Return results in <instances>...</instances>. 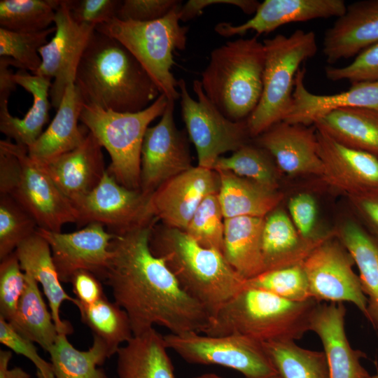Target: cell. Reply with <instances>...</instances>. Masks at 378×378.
Segmentation results:
<instances>
[{"label": "cell", "instance_id": "6da1fadb", "mask_svg": "<svg viewBox=\"0 0 378 378\" xmlns=\"http://www.w3.org/2000/svg\"><path fill=\"white\" fill-rule=\"evenodd\" d=\"M158 220L115 235L103 281L127 313L133 335L160 326L170 333H204L211 322L204 307L180 285L164 261L150 250Z\"/></svg>", "mask_w": 378, "mask_h": 378}, {"label": "cell", "instance_id": "7a4b0ae2", "mask_svg": "<svg viewBox=\"0 0 378 378\" xmlns=\"http://www.w3.org/2000/svg\"><path fill=\"white\" fill-rule=\"evenodd\" d=\"M74 85L85 104L116 112L141 111L160 94L133 55L115 38L96 30L80 59Z\"/></svg>", "mask_w": 378, "mask_h": 378}, {"label": "cell", "instance_id": "3957f363", "mask_svg": "<svg viewBox=\"0 0 378 378\" xmlns=\"http://www.w3.org/2000/svg\"><path fill=\"white\" fill-rule=\"evenodd\" d=\"M150 247L211 317L245 286L246 279L230 266L222 252L201 246L183 230L155 224Z\"/></svg>", "mask_w": 378, "mask_h": 378}, {"label": "cell", "instance_id": "277c9868", "mask_svg": "<svg viewBox=\"0 0 378 378\" xmlns=\"http://www.w3.org/2000/svg\"><path fill=\"white\" fill-rule=\"evenodd\" d=\"M320 302H295L248 286L223 304L203 333L239 335L260 343L293 341L310 331L312 315Z\"/></svg>", "mask_w": 378, "mask_h": 378}, {"label": "cell", "instance_id": "5b68a950", "mask_svg": "<svg viewBox=\"0 0 378 378\" xmlns=\"http://www.w3.org/2000/svg\"><path fill=\"white\" fill-rule=\"evenodd\" d=\"M265 62V45L257 36L227 41L211 52L202 89L225 117L245 120L260 101Z\"/></svg>", "mask_w": 378, "mask_h": 378}, {"label": "cell", "instance_id": "8992f818", "mask_svg": "<svg viewBox=\"0 0 378 378\" xmlns=\"http://www.w3.org/2000/svg\"><path fill=\"white\" fill-rule=\"evenodd\" d=\"M0 194L15 200L39 228L61 232L64 225L76 223L72 202L29 156L28 148L10 140L0 141Z\"/></svg>", "mask_w": 378, "mask_h": 378}, {"label": "cell", "instance_id": "52a82bcc", "mask_svg": "<svg viewBox=\"0 0 378 378\" xmlns=\"http://www.w3.org/2000/svg\"><path fill=\"white\" fill-rule=\"evenodd\" d=\"M168 99L163 94L146 108L122 113L83 104L80 120L111 158L107 172L121 185L140 190L141 154L149 124L163 114Z\"/></svg>", "mask_w": 378, "mask_h": 378}, {"label": "cell", "instance_id": "ba28073f", "mask_svg": "<svg viewBox=\"0 0 378 378\" xmlns=\"http://www.w3.org/2000/svg\"><path fill=\"white\" fill-rule=\"evenodd\" d=\"M181 4L163 18L150 22L122 20L118 18L97 25L95 30L115 38L139 61L157 85L160 94L169 100L180 99L178 80L171 69L173 52L183 50L188 28L180 24Z\"/></svg>", "mask_w": 378, "mask_h": 378}, {"label": "cell", "instance_id": "9c48e42d", "mask_svg": "<svg viewBox=\"0 0 378 378\" xmlns=\"http://www.w3.org/2000/svg\"><path fill=\"white\" fill-rule=\"evenodd\" d=\"M265 62L260 101L246 119L251 138L283 121L293 100L295 76L300 65L317 51L314 31L295 30L265 39Z\"/></svg>", "mask_w": 378, "mask_h": 378}, {"label": "cell", "instance_id": "30bf717a", "mask_svg": "<svg viewBox=\"0 0 378 378\" xmlns=\"http://www.w3.org/2000/svg\"><path fill=\"white\" fill-rule=\"evenodd\" d=\"M178 88L182 118L195 147L198 166L213 169L221 155L249 144L246 120L234 121L225 117L206 97L200 80L193 81L197 100L190 96L183 78L178 80Z\"/></svg>", "mask_w": 378, "mask_h": 378}, {"label": "cell", "instance_id": "8fae6325", "mask_svg": "<svg viewBox=\"0 0 378 378\" xmlns=\"http://www.w3.org/2000/svg\"><path fill=\"white\" fill-rule=\"evenodd\" d=\"M168 349L187 363L224 366L245 378H269L278 374L262 343L239 335L199 332L164 335Z\"/></svg>", "mask_w": 378, "mask_h": 378}, {"label": "cell", "instance_id": "7c38bea8", "mask_svg": "<svg viewBox=\"0 0 378 378\" xmlns=\"http://www.w3.org/2000/svg\"><path fill=\"white\" fill-rule=\"evenodd\" d=\"M72 204L78 226L97 223L115 235L156 218L151 211L150 196L120 184L107 170L90 192Z\"/></svg>", "mask_w": 378, "mask_h": 378}, {"label": "cell", "instance_id": "4fadbf2b", "mask_svg": "<svg viewBox=\"0 0 378 378\" xmlns=\"http://www.w3.org/2000/svg\"><path fill=\"white\" fill-rule=\"evenodd\" d=\"M354 264L335 236L318 246L302 264L311 297L319 302L353 303L365 316L368 299L353 270Z\"/></svg>", "mask_w": 378, "mask_h": 378}, {"label": "cell", "instance_id": "5bb4252c", "mask_svg": "<svg viewBox=\"0 0 378 378\" xmlns=\"http://www.w3.org/2000/svg\"><path fill=\"white\" fill-rule=\"evenodd\" d=\"M174 100H168L160 120L146 130L141 154L140 190L150 196L162 184L192 166L186 134L174 118Z\"/></svg>", "mask_w": 378, "mask_h": 378}, {"label": "cell", "instance_id": "9a60e30c", "mask_svg": "<svg viewBox=\"0 0 378 378\" xmlns=\"http://www.w3.org/2000/svg\"><path fill=\"white\" fill-rule=\"evenodd\" d=\"M54 24L55 34L39 49L41 64L34 75L54 79L50 98L51 104L57 109L67 86L74 83L80 59L95 27L75 22L66 0H61L56 10Z\"/></svg>", "mask_w": 378, "mask_h": 378}, {"label": "cell", "instance_id": "2e32d148", "mask_svg": "<svg viewBox=\"0 0 378 378\" xmlns=\"http://www.w3.org/2000/svg\"><path fill=\"white\" fill-rule=\"evenodd\" d=\"M48 242L61 282H71L79 271H88L104 279L111 257L110 245L115 234L97 223L68 233L38 228Z\"/></svg>", "mask_w": 378, "mask_h": 378}, {"label": "cell", "instance_id": "e0dca14e", "mask_svg": "<svg viewBox=\"0 0 378 378\" xmlns=\"http://www.w3.org/2000/svg\"><path fill=\"white\" fill-rule=\"evenodd\" d=\"M218 173L192 167L162 184L150 196L153 216L166 226L186 231L196 209L208 195L220 189Z\"/></svg>", "mask_w": 378, "mask_h": 378}, {"label": "cell", "instance_id": "ac0fdd59", "mask_svg": "<svg viewBox=\"0 0 378 378\" xmlns=\"http://www.w3.org/2000/svg\"><path fill=\"white\" fill-rule=\"evenodd\" d=\"M316 138L325 183L347 197H378L377 158L346 147L318 130Z\"/></svg>", "mask_w": 378, "mask_h": 378}, {"label": "cell", "instance_id": "d6986e66", "mask_svg": "<svg viewBox=\"0 0 378 378\" xmlns=\"http://www.w3.org/2000/svg\"><path fill=\"white\" fill-rule=\"evenodd\" d=\"M254 142L270 154L281 172L290 176L322 178L323 166L314 125L281 121L254 138Z\"/></svg>", "mask_w": 378, "mask_h": 378}, {"label": "cell", "instance_id": "ffe728a7", "mask_svg": "<svg viewBox=\"0 0 378 378\" xmlns=\"http://www.w3.org/2000/svg\"><path fill=\"white\" fill-rule=\"evenodd\" d=\"M343 0H265L260 3L254 15L243 24L220 22L215 31L223 37L244 35L252 30L267 34L290 22L318 18H339L346 11Z\"/></svg>", "mask_w": 378, "mask_h": 378}, {"label": "cell", "instance_id": "44dd1931", "mask_svg": "<svg viewBox=\"0 0 378 378\" xmlns=\"http://www.w3.org/2000/svg\"><path fill=\"white\" fill-rule=\"evenodd\" d=\"M343 303H319L310 320V330L323 344L330 378H372L362 365L365 354L353 349L347 339Z\"/></svg>", "mask_w": 378, "mask_h": 378}, {"label": "cell", "instance_id": "7402d4cb", "mask_svg": "<svg viewBox=\"0 0 378 378\" xmlns=\"http://www.w3.org/2000/svg\"><path fill=\"white\" fill-rule=\"evenodd\" d=\"M335 236V230L304 237L279 206L265 217L262 234L264 272L302 265L321 244Z\"/></svg>", "mask_w": 378, "mask_h": 378}, {"label": "cell", "instance_id": "603a6c76", "mask_svg": "<svg viewBox=\"0 0 378 378\" xmlns=\"http://www.w3.org/2000/svg\"><path fill=\"white\" fill-rule=\"evenodd\" d=\"M41 166L71 202L90 192L106 170L102 146L90 132L79 146Z\"/></svg>", "mask_w": 378, "mask_h": 378}, {"label": "cell", "instance_id": "cb8c5ba5", "mask_svg": "<svg viewBox=\"0 0 378 378\" xmlns=\"http://www.w3.org/2000/svg\"><path fill=\"white\" fill-rule=\"evenodd\" d=\"M378 43V0H365L346 6L325 33L322 52L328 63L357 55Z\"/></svg>", "mask_w": 378, "mask_h": 378}, {"label": "cell", "instance_id": "d4e9b609", "mask_svg": "<svg viewBox=\"0 0 378 378\" xmlns=\"http://www.w3.org/2000/svg\"><path fill=\"white\" fill-rule=\"evenodd\" d=\"M305 72L304 68L300 69L295 76L291 106L283 121L314 126L322 117L340 108H378V81L352 84L346 91L330 95H318L305 88Z\"/></svg>", "mask_w": 378, "mask_h": 378}, {"label": "cell", "instance_id": "484cf974", "mask_svg": "<svg viewBox=\"0 0 378 378\" xmlns=\"http://www.w3.org/2000/svg\"><path fill=\"white\" fill-rule=\"evenodd\" d=\"M83 104L74 83L69 84L53 120L28 148L29 156L34 162L44 165L83 143L89 132L78 124Z\"/></svg>", "mask_w": 378, "mask_h": 378}, {"label": "cell", "instance_id": "4316f807", "mask_svg": "<svg viewBox=\"0 0 378 378\" xmlns=\"http://www.w3.org/2000/svg\"><path fill=\"white\" fill-rule=\"evenodd\" d=\"M15 252L22 271L31 274L42 286L58 333L71 334L73 328L69 322L61 318L60 307L63 302L74 303L76 298L62 288L48 242L36 231L20 243Z\"/></svg>", "mask_w": 378, "mask_h": 378}, {"label": "cell", "instance_id": "83f0119b", "mask_svg": "<svg viewBox=\"0 0 378 378\" xmlns=\"http://www.w3.org/2000/svg\"><path fill=\"white\" fill-rule=\"evenodd\" d=\"M14 80L32 95L33 104L22 118L13 116L8 105L0 106V131L15 144L28 148L41 136L48 121L52 79L20 69L14 74Z\"/></svg>", "mask_w": 378, "mask_h": 378}, {"label": "cell", "instance_id": "f1b7e54d", "mask_svg": "<svg viewBox=\"0 0 378 378\" xmlns=\"http://www.w3.org/2000/svg\"><path fill=\"white\" fill-rule=\"evenodd\" d=\"M335 237L351 255L368 299L366 318L378 330V240L353 218L335 227Z\"/></svg>", "mask_w": 378, "mask_h": 378}, {"label": "cell", "instance_id": "f546056e", "mask_svg": "<svg viewBox=\"0 0 378 378\" xmlns=\"http://www.w3.org/2000/svg\"><path fill=\"white\" fill-rule=\"evenodd\" d=\"M167 349L154 328L133 335L116 354L118 378H176Z\"/></svg>", "mask_w": 378, "mask_h": 378}, {"label": "cell", "instance_id": "4dcf8cb0", "mask_svg": "<svg viewBox=\"0 0 378 378\" xmlns=\"http://www.w3.org/2000/svg\"><path fill=\"white\" fill-rule=\"evenodd\" d=\"M265 218L239 216L225 218L222 253L244 279L264 272L262 234Z\"/></svg>", "mask_w": 378, "mask_h": 378}, {"label": "cell", "instance_id": "1f68e13d", "mask_svg": "<svg viewBox=\"0 0 378 378\" xmlns=\"http://www.w3.org/2000/svg\"><path fill=\"white\" fill-rule=\"evenodd\" d=\"M216 172L220 183L218 197L225 218H265L279 206L285 197L279 190L270 189L230 172Z\"/></svg>", "mask_w": 378, "mask_h": 378}, {"label": "cell", "instance_id": "d6a6232c", "mask_svg": "<svg viewBox=\"0 0 378 378\" xmlns=\"http://www.w3.org/2000/svg\"><path fill=\"white\" fill-rule=\"evenodd\" d=\"M314 127L346 147L378 158V108H340L320 118Z\"/></svg>", "mask_w": 378, "mask_h": 378}, {"label": "cell", "instance_id": "836d02e7", "mask_svg": "<svg viewBox=\"0 0 378 378\" xmlns=\"http://www.w3.org/2000/svg\"><path fill=\"white\" fill-rule=\"evenodd\" d=\"M26 286L20 299L14 319L9 323L19 333L37 343L47 352L59 335L41 296L38 282L25 273Z\"/></svg>", "mask_w": 378, "mask_h": 378}, {"label": "cell", "instance_id": "e575fe53", "mask_svg": "<svg viewBox=\"0 0 378 378\" xmlns=\"http://www.w3.org/2000/svg\"><path fill=\"white\" fill-rule=\"evenodd\" d=\"M50 356L55 378H106L100 366L111 355L104 342L93 337V343L87 351L76 349L67 335L59 334L48 351Z\"/></svg>", "mask_w": 378, "mask_h": 378}, {"label": "cell", "instance_id": "d590c367", "mask_svg": "<svg viewBox=\"0 0 378 378\" xmlns=\"http://www.w3.org/2000/svg\"><path fill=\"white\" fill-rule=\"evenodd\" d=\"M74 304L79 310L83 323L91 330L93 337L104 342L111 356L133 337L127 313L106 296L90 305H83L76 298Z\"/></svg>", "mask_w": 378, "mask_h": 378}, {"label": "cell", "instance_id": "8d00e7d4", "mask_svg": "<svg viewBox=\"0 0 378 378\" xmlns=\"http://www.w3.org/2000/svg\"><path fill=\"white\" fill-rule=\"evenodd\" d=\"M262 345L282 378H330L323 351L300 347L293 341Z\"/></svg>", "mask_w": 378, "mask_h": 378}, {"label": "cell", "instance_id": "74e56055", "mask_svg": "<svg viewBox=\"0 0 378 378\" xmlns=\"http://www.w3.org/2000/svg\"><path fill=\"white\" fill-rule=\"evenodd\" d=\"M213 169L227 171L272 190H279L280 171L272 157L256 144H248L227 157L220 156Z\"/></svg>", "mask_w": 378, "mask_h": 378}, {"label": "cell", "instance_id": "f35d334b", "mask_svg": "<svg viewBox=\"0 0 378 378\" xmlns=\"http://www.w3.org/2000/svg\"><path fill=\"white\" fill-rule=\"evenodd\" d=\"M60 3L61 0H1L0 27L20 32L48 29Z\"/></svg>", "mask_w": 378, "mask_h": 378}, {"label": "cell", "instance_id": "ab89813d", "mask_svg": "<svg viewBox=\"0 0 378 378\" xmlns=\"http://www.w3.org/2000/svg\"><path fill=\"white\" fill-rule=\"evenodd\" d=\"M55 30V26L32 32L13 31L0 27V56L13 59L20 69L35 74L41 64L38 50Z\"/></svg>", "mask_w": 378, "mask_h": 378}, {"label": "cell", "instance_id": "60d3db41", "mask_svg": "<svg viewBox=\"0 0 378 378\" xmlns=\"http://www.w3.org/2000/svg\"><path fill=\"white\" fill-rule=\"evenodd\" d=\"M38 228L34 218L22 206L12 197L0 194V260L13 253Z\"/></svg>", "mask_w": 378, "mask_h": 378}, {"label": "cell", "instance_id": "b9f144b4", "mask_svg": "<svg viewBox=\"0 0 378 378\" xmlns=\"http://www.w3.org/2000/svg\"><path fill=\"white\" fill-rule=\"evenodd\" d=\"M245 284L291 301L312 299L302 265L263 272L253 278L246 279Z\"/></svg>", "mask_w": 378, "mask_h": 378}, {"label": "cell", "instance_id": "7bdbcfd3", "mask_svg": "<svg viewBox=\"0 0 378 378\" xmlns=\"http://www.w3.org/2000/svg\"><path fill=\"white\" fill-rule=\"evenodd\" d=\"M225 218L218 193L206 196L193 214L186 231L201 246L222 252Z\"/></svg>", "mask_w": 378, "mask_h": 378}, {"label": "cell", "instance_id": "ee69618b", "mask_svg": "<svg viewBox=\"0 0 378 378\" xmlns=\"http://www.w3.org/2000/svg\"><path fill=\"white\" fill-rule=\"evenodd\" d=\"M25 286V274L14 251L0 263V317L8 323L14 319Z\"/></svg>", "mask_w": 378, "mask_h": 378}, {"label": "cell", "instance_id": "f6af8a7d", "mask_svg": "<svg viewBox=\"0 0 378 378\" xmlns=\"http://www.w3.org/2000/svg\"><path fill=\"white\" fill-rule=\"evenodd\" d=\"M325 74L330 80H346L351 85L378 81V43L361 51L347 66L326 67Z\"/></svg>", "mask_w": 378, "mask_h": 378}, {"label": "cell", "instance_id": "bcb514c9", "mask_svg": "<svg viewBox=\"0 0 378 378\" xmlns=\"http://www.w3.org/2000/svg\"><path fill=\"white\" fill-rule=\"evenodd\" d=\"M122 3L119 0H66L75 22L95 27L118 18Z\"/></svg>", "mask_w": 378, "mask_h": 378}, {"label": "cell", "instance_id": "7dc6e473", "mask_svg": "<svg viewBox=\"0 0 378 378\" xmlns=\"http://www.w3.org/2000/svg\"><path fill=\"white\" fill-rule=\"evenodd\" d=\"M0 342L31 360L37 369V375L43 378H55L51 363L42 358L33 342L19 333L2 317H0Z\"/></svg>", "mask_w": 378, "mask_h": 378}, {"label": "cell", "instance_id": "c3c4849f", "mask_svg": "<svg viewBox=\"0 0 378 378\" xmlns=\"http://www.w3.org/2000/svg\"><path fill=\"white\" fill-rule=\"evenodd\" d=\"M176 0H125L118 18L122 20L150 22L160 19L181 4Z\"/></svg>", "mask_w": 378, "mask_h": 378}, {"label": "cell", "instance_id": "681fc988", "mask_svg": "<svg viewBox=\"0 0 378 378\" xmlns=\"http://www.w3.org/2000/svg\"><path fill=\"white\" fill-rule=\"evenodd\" d=\"M289 216L298 231L304 237H312L317 219V203L314 197L306 192L292 196L288 202Z\"/></svg>", "mask_w": 378, "mask_h": 378}, {"label": "cell", "instance_id": "f907efd6", "mask_svg": "<svg viewBox=\"0 0 378 378\" xmlns=\"http://www.w3.org/2000/svg\"><path fill=\"white\" fill-rule=\"evenodd\" d=\"M77 301L83 305H90L104 296L101 280L88 271H79L71 282Z\"/></svg>", "mask_w": 378, "mask_h": 378}, {"label": "cell", "instance_id": "816d5d0a", "mask_svg": "<svg viewBox=\"0 0 378 378\" xmlns=\"http://www.w3.org/2000/svg\"><path fill=\"white\" fill-rule=\"evenodd\" d=\"M214 4L233 5L246 14H252L255 13L260 2L255 0H190L179 8L180 20H190L200 15L206 6Z\"/></svg>", "mask_w": 378, "mask_h": 378}, {"label": "cell", "instance_id": "f5cc1de1", "mask_svg": "<svg viewBox=\"0 0 378 378\" xmlns=\"http://www.w3.org/2000/svg\"><path fill=\"white\" fill-rule=\"evenodd\" d=\"M356 215L378 237V197H349Z\"/></svg>", "mask_w": 378, "mask_h": 378}, {"label": "cell", "instance_id": "db71d44e", "mask_svg": "<svg viewBox=\"0 0 378 378\" xmlns=\"http://www.w3.org/2000/svg\"><path fill=\"white\" fill-rule=\"evenodd\" d=\"M10 66L20 68L13 59L0 57V104H8L9 96L18 85L14 80V74L9 69Z\"/></svg>", "mask_w": 378, "mask_h": 378}, {"label": "cell", "instance_id": "11a10c76", "mask_svg": "<svg viewBox=\"0 0 378 378\" xmlns=\"http://www.w3.org/2000/svg\"><path fill=\"white\" fill-rule=\"evenodd\" d=\"M0 378H31V376L22 368L15 367L1 374Z\"/></svg>", "mask_w": 378, "mask_h": 378}, {"label": "cell", "instance_id": "9f6ffc18", "mask_svg": "<svg viewBox=\"0 0 378 378\" xmlns=\"http://www.w3.org/2000/svg\"><path fill=\"white\" fill-rule=\"evenodd\" d=\"M12 357L10 351H0V374L6 372L9 368V362Z\"/></svg>", "mask_w": 378, "mask_h": 378}, {"label": "cell", "instance_id": "6f0895ef", "mask_svg": "<svg viewBox=\"0 0 378 378\" xmlns=\"http://www.w3.org/2000/svg\"><path fill=\"white\" fill-rule=\"evenodd\" d=\"M192 378H224V377L216 373L207 372V373H203V374H199Z\"/></svg>", "mask_w": 378, "mask_h": 378}, {"label": "cell", "instance_id": "680465c9", "mask_svg": "<svg viewBox=\"0 0 378 378\" xmlns=\"http://www.w3.org/2000/svg\"><path fill=\"white\" fill-rule=\"evenodd\" d=\"M269 378H282V377L279 374H277Z\"/></svg>", "mask_w": 378, "mask_h": 378}, {"label": "cell", "instance_id": "91938a15", "mask_svg": "<svg viewBox=\"0 0 378 378\" xmlns=\"http://www.w3.org/2000/svg\"><path fill=\"white\" fill-rule=\"evenodd\" d=\"M372 378H378V372L375 375H373Z\"/></svg>", "mask_w": 378, "mask_h": 378}, {"label": "cell", "instance_id": "94428289", "mask_svg": "<svg viewBox=\"0 0 378 378\" xmlns=\"http://www.w3.org/2000/svg\"><path fill=\"white\" fill-rule=\"evenodd\" d=\"M37 376H38V378H43V377H41L39 375H37Z\"/></svg>", "mask_w": 378, "mask_h": 378}]
</instances>
